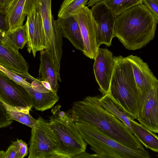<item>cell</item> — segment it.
Masks as SVG:
<instances>
[{
	"label": "cell",
	"instance_id": "1",
	"mask_svg": "<svg viewBox=\"0 0 158 158\" xmlns=\"http://www.w3.org/2000/svg\"><path fill=\"white\" fill-rule=\"evenodd\" d=\"M67 114L74 122H86L123 145L131 148L144 150L143 145L127 126L100 104L97 96H87L75 101Z\"/></svg>",
	"mask_w": 158,
	"mask_h": 158
},
{
	"label": "cell",
	"instance_id": "2",
	"mask_svg": "<svg viewBox=\"0 0 158 158\" xmlns=\"http://www.w3.org/2000/svg\"><path fill=\"white\" fill-rule=\"evenodd\" d=\"M158 20L143 4L117 17L114 34L128 50L142 48L154 37Z\"/></svg>",
	"mask_w": 158,
	"mask_h": 158
},
{
	"label": "cell",
	"instance_id": "3",
	"mask_svg": "<svg viewBox=\"0 0 158 158\" xmlns=\"http://www.w3.org/2000/svg\"><path fill=\"white\" fill-rule=\"evenodd\" d=\"M114 66L109 94L132 119H137L139 111L141 95L135 80L130 62L122 56H114Z\"/></svg>",
	"mask_w": 158,
	"mask_h": 158
},
{
	"label": "cell",
	"instance_id": "4",
	"mask_svg": "<svg viewBox=\"0 0 158 158\" xmlns=\"http://www.w3.org/2000/svg\"><path fill=\"white\" fill-rule=\"evenodd\" d=\"M85 142L99 158H150L147 150L134 149L113 139L97 127L86 122H75Z\"/></svg>",
	"mask_w": 158,
	"mask_h": 158
},
{
	"label": "cell",
	"instance_id": "5",
	"mask_svg": "<svg viewBox=\"0 0 158 158\" xmlns=\"http://www.w3.org/2000/svg\"><path fill=\"white\" fill-rule=\"evenodd\" d=\"M61 105H56L49 117L50 124L58 135L60 141V158H73L85 151L87 144L78 131L75 122L66 113L60 110Z\"/></svg>",
	"mask_w": 158,
	"mask_h": 158
},
{
	"label": "cell",
	"instance_id": "6",
	"mask_svg": "<svg viewBox=\"0 0 158 158\" xmlns=\"http://www.w3.org/2000/svg\"><path fill=\"white\" fill-rule=\"evenodd\" d=\"M31 128L28 158H60L59 137L49 121L39 116Z\"/></svg>",
	"mask_w": 158,
	"mask_h": 158
},
{
	"label": "cell",
	"instance_id": "7",
	"mask_svg": "<svg viewBox=\"0 0 158 158\" xmlns=\"http://www.w3.org/2000/svg\"><path fill=\"white\" fill-rule=\"evenodd\" d=\"M0 101L26 113L32 107V98L27 90L0 70Z\"/></svg>",
	"mask_w": 158,
	"mask_h": 158
},
{
	"label": "cell",
	"instance_id": "8",
	"mask_svg": "<svg viewBox=\"0 0 158 158\" xmlns=\"http://www.w3.org/2000/svg\"><path fill=\"white\" fill-rule=\"evenodd\" d=\"M78 23L84 44L83 54L94 59L99 48L96 41L97 23L90 10L85 5L76 10L72 15Z\"/></svg>",
	"mask_w": 158,
	"mask_h": 158
},
{
	"label": "cell",
	"instance_id": "9",
	"mask_svg": "<svg viewBox=\"0 0 158 158\" xmlns=\"http://www.w3.org/2000/svg\"><path fill=\"white\" fill-rule=\"evenodd\" d=\"M90 9L97 25L96 41L99 47L102 44L111 45L114 37V30L117 16L104 2L95 4Z\"/></svg>",
	"mask_w": 158,
	"mask_h": 158
},
{
	"label": "cell",
	"instance_id": "10",
	"mask_svg": "<svg viewBox=\"0 0 158 158\" xmlns=\"http://www.w3.org/2000/svg\"><path fill=\"white\" fill-rule=\"evenodd\" d=\"M94 60V72L99 90L102 95L109 94L114 64L113 53L106 48H99Z\"/></svg>",
	"mask_w": 158,
	"mask_h": 158
},
{
	"label": "cell",
	"instance_id": "11",
	"mask_svg": "<svg viewBox=\"0 0 158 158\" xmlns=\"http://www.w3.org/2000/svg\"><path fill=\"white\" fill-rule=\"evenodd\" d=\"M137 119L151 131L158 133V85L141 96Z\"/></svg>",
	"mask_w": 158,
	"mask_h": 158
},
{
	"label": "cell",
	"instance_id": "12",
	"mask_svg": "<svg viewBox=\"0 0 158 158\" xmlns=\"http://www.w3.org/2000/svg\"><path fill=\"white\" fill-rule=\"evenodd\" d=\"M26 23L28 37L27 50L34 57L37 52L44 50L45 39L44 28L41 16L35 10L28 12Z\"/></svg>",
	"mask_w": 158,
	"mask_h": 158
},
{
	"label": "cell",
	"instance_id": "13",
	"mask_svg": "<svg viewBox=\"0 0 158 158\" xmlns=\"http://www.w3.org/2000/svg\"><path fill=\"white\" fill-rule=\"evenodd\" d=\"M32 10H35L41 16L45 40L54 39L59 30L52 14L51 0H26L24 9L25 15Z\"/></svg>",
	"mask_w": 158,
	"mask_h": 158
},
{
	"label": "cell",
	"instance_id": "14",
	"mask_svg": "<svg viewBox=\"0 0 158 158\" xmlns=\"http://www.w3.org/2000/svg\"><path fill=\"white\" fill-rule=\"evenodd\" d=\"M126 58L131 64L135 82L141 96L158 85V80L147 63L137 56L131 55Z\"/></svg>",
	"mask_w": 158,
	"mask_h": 158
},
{
	"label": "cell",
	"instance_id": "15",
	"mask_svg": "<svg viewBox=\"0 0 158 158\" xmlns=\"http://www.w3.org/2000/svg\"><path fill=\"white\" fill-rule=\"evenodd\" d=\"M0 65L26 79L33 81L35 78L28 73V65L19 53H15L0 42Z\"/></svg>",
	"mask_w": 158,
	"mask_h": 158
},
{
	"label": "cell",
	"instance_id": "16",
	"mask_svg": "<svg viewBox=\"0 0 158 158\" xmlns=\"http://www.w3.org/2000/svg\"><path fill=\"white\" fill-rule=\"evenodd\" d=\"M56 21L63 37L68 39L77 49L83 52L84 44L80 27L73 16L58 17Z\"/></svg>",
	"mask_w": 158,
	"mask_h": 158
},
{
	"label": "cell",
	"instance_id": "17",
	"mask_svg": "<svg viewBox=\"0 0 158 158\" xmlns=\"http://www.w3.org/2000/svg\"><path fill=\"white\" fill-rule=\"evenodd\" d=\"M40 52V63L38 79L41 81L48 82L52 89L57 93L59 88L58 81L61 82L60 75L56 71L45 50Z\"/></svg>",
	"mask_w": 158,
	"mask_h": 158
},
{
	"label": "cell",
	"instance_id": "18",
	"mask_svg": "<svg viewBox=\"0 0 158 158\" xmlns=\"http://www.w3.org/2000/svg\"><path fill=\"white\" fill-rule=\"evenodd\" d=\"M26 0H13L5 14V20L10 32L23 26L26 16L24 9Z\"/></svg>",
	"mask_w": 158,
	"mask_h": 158
},
{
	"label": "cell",
	"instance_id": "19",
	"mask_svg": "<svg viewBox=\"0 0 158 158\" xmlns=\"http://www.w3.org/2000/svg\"><path fill=\"white\" fill-rule=\"evenodd\" d=\"M130 122L134 135L146 148L156 152H158V137L156 133L141 123L132 119Z\"/></svg>",
	"mask_w": 158,
	"mask_h": 158
},
{
	"label": "cell",
	"instance_id": "20",
	"mask_svg": "<svg viewBox=\"0 0 158 158\" xmlns=\"http://www.w3.org/2000/svg\"><path fill=\"white\" fill-rule=\"evenodd\" d=\"M22 85L31 95L32 101V107L36 110L43 111L50 109L59 99V97L56 93H40L34 90L31 86Z\"/></svg>",
	"mask_w": 158,
	"mask_h": 158
},
{
	"label": "cell",
	"instance_id": "21",
	"mask_svg": "<svg viewBox=\"0 0 158 158\" xmlns=\"http://www.w3.org/2000/svg\"><path fill=\"white\" fill-rule=\"evenodd\" d=\"M99 102L106 110L122 121L133 134L130 122L131 119L121 107L114 100L109 94L98 95Z\"/></svg>",
	"mask_w": 158,
	"mask_h": 158
},
{
	"label": "cell",
	"instance_id": "22",
	"mask_svg": "<svg viewBox=\"0 0 158 158\" xmlns=\"http://www.w3.org/2000/svg\"><path fill=\"white\" fill-rule=\"evenodd\" d=\"M6 109L10 120H15L32 128L37 124V120L34 118L30 113H26L17 110L15 107L0 101Z\"/></svg>",
	"mask_w": 158,
	"mask_h": 158
},
{
	"label": "cell",
	"instance_id": "23",
	"mask_svg": "<svg viewBox=\"0 0 158 158\" xmlns=\"http://www.w3.org/2000/svg\"><path fill=\"white\" fill-rule=\"evenodd\" d=\"M104 3L117 17L133 6L143 4L142 0H109Z\"/></svg>",
	"mask_w": 158,
	"mask_h": 158
},
{
	"label": "cell",
	"instance_id": "24",
	"mask_svg": "<svg viewBox=\"0 0 158 158\" xmlns=\"http://www.w3.org/2000/svg\"><path fill=\"white\" fill-rule=\"evenodd\" d=\"M27 144L21 139H17L5 151V158H23L28 154Z\"/></svg>",
	"mask_w": 158,
	"mask_h": 158
},
{
	"label": "cell",
	"instance_id": "25",
	"mask_svg": "<svg viewBox=\"0 0 158 158\" xmlns=\"http://www.w3.org/2000/svg\"><path fill=\"white\" fill-rule=\"evenodd\" d=\"M8 38L19 49H22L28 41L26 23L10 32L6 34Z\"/></svg>",
	"mask_w": 158,
	"mask_h": 158
},
{
	"label": "cell",
	"instance_id": "26",
	"mask_svg": "<svg viewBox=\"0 0 158 158\" xmlns=\"http://www.w3.org/2000/svg\"><path fill=\"white\" fill-rule=\"evenodd\" d=\"M89 0H64L58 11V17L65 18L72 15L77 10L85 5Z\"/></svg>",
	"mask_w": 158,
	"mask_h": 158
},
{
	"label": "cell",
	"instance_id": "27",
	"mask_svg": "<svg viewBox=\"0 0 158 158\" xmlns=\"http://www.w3.org/2000/svg\"><path fill=\"white\" fill-rule=\"evenodd\" d=\"M0 70L4 72L10 78L22 85L31 86V84L16 73L9 70L0 65Z\"/></svg>",
	"mask_w": 158,
	"mask_h": 158
},
{
	"label": "cell",
	"instance_id": "28",
	"mask_svg": "<svg viewBox=\"0 0 158 158\" xmlns=\"http://www.w3.org/2000/svg\"><path fill=\"white\" fill-rule=\"evenodd\" d=\"M13 122V120L10 119L6 109L0 102V129L9 127Z\"/></svg>",
	"mask_w": 158,
	"mask_h": 158
},
{
	"label": "cell",
	"instance_id": "29",
	"mask_svg": "<svg viewBox=\"0 0 158 158\" xmlns=\"http://www.w3.org/2000/svg\"><path fill=\"white\" fill-rule=\"evenodd\" d=\"M143 3L158 20V0H142Z\"/></svg>",
	"mask_w": 158,
	"mask_h": 158
},
{
	"label": "cell",
	"instance_id": "30",
	"mask_svg": "<svg viewBox=\"0 0 158 158\" xmlns=\"http://www.w3.org/2000/svg\"><path fill=\"white\" fill-rule=\"evenodd\" d=\"M0 42L12 51L16 49L15 45L7 37L6 33L0 30Z\"/></svg>",
	"mask_w": 158,
	"mask_h": 158
},
{
	"label": "cell",
	"instance_id": "31",
	"mask_svg": "<svg viewBox=\"0 0 158 158\" xmlns=\"http://www.w3.org/2000/svg\"><path fill=\"white\" fill-rule=\"evenodd\" d=\"M31 84L32 88L37 92L44 93L52 92L46 89L44 86L41 81L38 79L37 80L33 81Z\"/></svg>",
	"mask_w": 158,
	"mask_h": 158
},
{
	"label": "cell",
	"instance_id": "32",
	"mask_svg": "<svg viewBox=\"0 0 158 158\" xmlns=\"http://www.w3.org/2000/svg\"><path fill=\"white\" fill-rule=\"evenodd\" d=\"M0 30L6 34L9 31V28L5 20V16L0 13Z\"/></svg>",
	"mask_w": 158,
	"mask_h": 158
},
{
	"label": "cell",
	"instance_id": "33",
	"mask_svg": "<svg viewBox=\"0 0 158 158\" xmlns=\"http://www.w3.org/2000/svg\"><path fill=\"white\" fill-rule=\"evenodd\" d=\"M13 0H0V13L5 15L8 7Z\"/></svg>",
	"mask_w": 158,
	"mask_h": 158
},
{
	"label": "cell",
	"instance_id": "34",
	"mask_svg": "<svg viewBox=\"0 0 158 158\" xmlns=\"http://www.w3.org/2000/svg\"><path fill=\"white\" fill-rule=\"evenodd\" d=\"M98 158V156L96 154H90L85 152H82L75 156L73 158Z\"/></svg>",
	"mask_w": 158,
	"mask_h": 158
},
{
	"label": "cell",
	"instance_id": "35",
	"mask_svg": "<svg viewBox=\"0 0 158 158\" xmlns=\"http://www.w3.org/2000/svg\"><path fill=\"white\" fill-rule=\"evenodd\" d=\"M109 0H89V1L86 4L88 6H92L98 2H105Z\"/></svg>",
	"mask_w": 158,
	"mask_h": 158
},
{
	"label": "cell",
	"instance_id": "36",
	"mask_svg": "<svg viewBox=\"0 0 158 158\" xmlns=\"http://www.w3.org/2000/svg\"><path fill=\"white\" fill-rule=\"evenodd\" d=\"M0 158H5V151H0Z\"/></svg>",
	"mask_w": 158,
	"mask_h": 158
}]
</instances>
